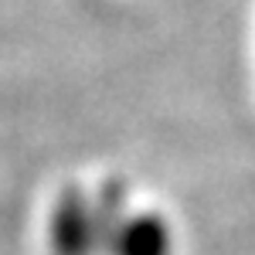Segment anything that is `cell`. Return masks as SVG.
<instances>
[{"mask_svg":"<svg viewBox=\"0 0 255 255\" xmlns=\"http://www.w3.org/2000/svg\"><path fill=\"white\" fill-rule=\"evenodd\" d=\"M96 242V218L82 194H65L55 211V249L58 255H85Z\"/></svg>","mask_w":255,"mask_h":255,"instance_id":"obj_1","label":"cell"},{"mask_svg":"<svg viewBox=\"0 0 255 255\" xmlns=\"http://www.w3.org/2000/svg\"><path fill=\"white\" fill-rule=\"evenodd\" d=\"M116 255H170V235L160 218L139 215L126 225H119V235L113 242Z\"/></svg>","mask_w":255,"mask_h":255,"instance_id":"obj_2","label":"cell"}]
</instances>
